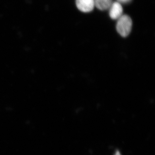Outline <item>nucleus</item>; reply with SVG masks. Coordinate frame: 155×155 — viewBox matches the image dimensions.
I'll return each instance as SVG.
<instances>
[{
    "label": "nucleus",
    "mask_w": 155,
    "mask_h": 155,
    "mask_svg": "<svg viewBox=\"0 0 155 155\" xmlns=\"http://www.w3.org/2000/svg\"><path fill=\"white\" fill-rule=\"evenodd\" d=\"M116 30L120 35L126 37L129 35L132 28V21L130 17L127 15H122L117 19Z\"/></svg>",
    "instance_id": "f257e3e1"
},
{
    "label": "nucleus",
    "mask_w": 155,
    "mask_h": 155,
    "mask_svg": "<svg viewBox=\"0 0 155 155\" xmlns=\"http://www.w3.org/2000/svg\"><path fill=\"white\" fill-rule=\"evenodd\" d=\"M76 5L79 11L88 13L94 8V0H76Z\"/></svg>",
    "instance_id": "f03ea898"
},
{
    "label": "nucleus",
    "mask_w": 155,
    "mask_h": 155,
    "mask_svg": "<svg viewBox=\"0 0 155 155\" xmlns=\"http://www.w3.org/2000/svg\"><path fill=\"white\" fill-rule=\"evenodd\" d=\"M109 10V15L111 19H118L123 15L122 5L118 2H113Z\"/></svg>",
    "instance_id": "7ed1b4c3"
},
{
    "label": "nucleus",
    "mask_w": 155,
    "mask_h": 155,
    "mask_svg": "<svg viewBox=\"0 0 155 155\" xmlns=\"http://www.w3.org/2000/svg\"><path fill=\"white\" fill-rule=\"evenodd\" d=\"M113 2V0H94V5L99 10L105 11L109 10Z\"/></svg>",
    "instance_id": "20e7f679"
},
{
    "label": "nucleus",
    "mask_w": 155,
    "mask_h": 155,
    "mask_svg": "<svg viewBox=\"0 0 155 155\" xmlns=\"http://www.w3.org/2000/svg\"><path fill=\"white\" fill-rule=\"evenodd\" d=\"M131 1V0H117L116 2L122 5V4H127V3L130 2Z\"/></svg>",
    "instance_id": "39448f33"
},
{
    "label": "nucleus",
    "mask_w": 155,
    "mask_h": 155,
    "mask_svg": "<svg viewBox=\"0 0 155 155\" xmlns=\"http://www.w3.org/2000/svg\"><path fill=\"white\" fill-rule=\"evenodd\" d=\"M115 155H121V154H120L119 151H117L115 153Z\"/></svg>",
    "instance_id": "423d86ee"
}]
</instances>
